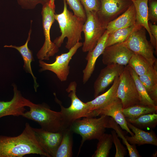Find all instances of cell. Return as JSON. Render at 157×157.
Segmentation results:
<instances>
[{"instance_id": "obj_27", "label": "cell", "mask_w": 157, "mask_h": 157, "mask_svg": "<svg viewBox=\"0 0 157 157\" xmlns=\"http://www.w3.org/2000/svg\"><path fill=\"white\" fill-rule=\"evenodd\" d=\"M126 121L140 129H152L157 124V114L156 113L146 114L135 119L126 118Z\"/></svg>"}, {"instance_id": "obj_7", "label": "cell", "mask_w": 157, "mask_h": 157, "mask_svg": "<svg viewBox=\"0 0 157 157\" xmlns=\"http://www.w3.org/2000/svg\"><path fill=\"white\" fill-rule=\"evenodd\" d=\"M77 86L76 81H72L70 83L66 90L69 93L68 96L71 100V105L68 108L63 106L56 98V101L60 106V111L70 126L76 119L82 117H91L87 104L81 101L76 95Z\"/></svg>"}, {"instance_id": "obj_20", "label": "cell", "mask_w": 157, "mask_h": 157, "mask_svg": "<svg viewBox=\"0 0 157 157\" xmlns=\"http://www.w3.org/2000/svg\"><path fill=\"white\" fill-rule=\"evenodd\" d=\"M136 11L133 3L124 13L110 22L106 30L109 34L121 28L135 25Z\"/></svg>"}, {"instance_id": "obj_24", "label": "cell", "mask_w": 157, "mask_h": 157, "mask_svg": "<svg viewBox=\"0 0 157 157\" xmlns=\"http://www.w3.org/2000/svg\"><path fill=\"white\" fill-rule=\"evenodd\" d=\"M73 132L70 128L63 131V136L55 157H71L72 156Z\"/></svg>"}, {"instance_id": "obj_34", "label": "cell", "mask_w": 157, "mask_h": 157, "mask_svg": "<svg viewBox=\"0 0 157 157\" xmlns=\"http://www.w3.org/2000/svg\"><path fill=\"white\" fill-rule=\"evenodd\" d=\"M148 18L154 24L157 22V0H148Z\"/></svg>"}, {"instance_id": "obj_13", "label": "cell", "mask_w": 157, "mask_h": 157, "mask_svg": "<svg viewBox=\"0 0 157 157\" xmlns=\"http://www.w3.org/2000/svg\"><path fill=\"white\" fill-rule=\"evenodd\" d=\"M14 95L10 101L0 100V118L6 116L18 117L25 112V106L28 107L29 100L23 97L15 84L13 85Z\"/></svg>"}, {"instance_id": "obj_8", "label": "cell", "mask_w": 157, "mask_h": 157, "mask_svg": "<svg viewBox=\"0 0 157 157\" xmlns=\"http://www.w3.org/2000/svg\"><path fill=\"white\" fill-rule=\"evenodd\" d=\"M86 19L82 28L84 41L83 43V52H88L93 49L104 34L106 27L99 19L97 12H86Z\"/></svg>"}, {"instance_id": "obj_19", "label": "cell", "mask_w": 157, "mask_h": 157, "mask_svg": "<svg viewBox=\"0 0 157 157\" xmlns=\"http://www.w3.org/2000/svg\"><path fill=\"white\" fill-rule=\"evenodd\" d=\"M135 7L136 11L135 25L141 26L147 30L150 37V43L155 49L157 54V42L151 35L149 26L148 18V0H131Z\"/></svg>"}, {"instance_id": "obj_23", "label": "cell", "mask_w": 157, "mask_h": 157, "mask_svg": "<svg viewBox=\"0 0 157 157\" xmlns=\"http://www.w3.org/2000/svg\"><path fill=\"white\" fill-rule=\"evenodd\" d=\"M31 26L28 33V36L25 44L20 46H17L12 45H5L4 47L12 48L16 49L21 54L24 61V68L27 72L30 74L32 75L34 82V88L35 91H37V88L39 85L36 81V78L34 76L32 70L31 63L32 61L34 60L32 53L31 50L28 48V43L30 39V35L32 30Z\"/></svg>"}, {"instance_id": "obj_18", "label": "cell", "mask_w": 157, "mask_h": 157, "mask_svg": "<svg viewBox=\"0 0 157 157\" xmlns=\"http://www.w3.org/2000/svg\"><path fill=\"white\" fill-rule=\"evenodd\" d=\"M109 34L106 30L94 48L88 52L85 58L87 63L83 70V82L84 84L86 83L90 77L94 70L97 60L102 55L106 47V41Z\"/></svg>"}, {"instance_id": "obj_15", "label": "cell", "mask_w": 157, "mask_h": 157, "mask_svg": "<svg viewBox=\"0 0 157 157\" xmlns=\"http://www.w3.org/2000/svg\"><path fill=\"white\" fill-rule=\"evenodd\" d=\"M124 67L122 65L112 64L102 69L94 83V97L104 92L117 77L120 76Z\"/></svg>"}, {"instance_id": "obj_16", "label": "cell", "mask_w": 157, "mask_h": 157, "mask_svg": "<svg viewBox=\"0 0 157 157\" xmlns=\"http://www.w3.org/2000/svg\"><path fill=\"white\" fill-rule=\"evenodd\" d=\"M123 108L120 100L118 98L104 108L97 111L94 117L102 115L110 116L122 129L126 130L132 136L133 133L129 128L127 122L123 113Z\"/></svg>"}, {"instance_id": "obj_25", "label": "cell", "mask_w": 157, "mask_h": 157, "mask_svg": "<svg viewBox=\"0 0 157 157\" xmlns=\"http://www.w3.org/2000/svg\"><path fill=\"white\" fill-rule=\"evenodd\" d=\"M126 66L135 83L139 97L140 104L157 107V104L149 96L144 87L140 81L139 76L128 65Z\"/></svg>"}, {"instance_id": "obj_2", "label": "cell", "mask_w": 157, "mask_h": 157, "mask_svg": "<svg viewBox=\"0 0 157 157\" xmlns=\"http://www.w3.org/2000/svg\"><path fill=\"white\" fill-rule=\"evenodd\" d=\"M63 1V12L59 14H55L54 15L55 20L58 24L61 35L53 42L59 48L66 38L67 41L65 47L69 50L82 40V28L85 22L69 11L65 0Z\"/></svg>"}, {"instance_id": "obj_37", "label": "cell", "mask_w": 157, "mask_h": 157, "mask_svg": "<svg viewBox=\"0 0 157 157\" xmlns=\"http://www.w3.org/2000/svg\"><path fill=\"white\" fill-rule=\"evenodd\" d=\"M148 26L151 35L157 42V25L149 21Z\"/></svg>"}, {"instance_id": "obj_10", "label": "cell", "mask_w": 157, "mask_h": 157, "mask_svg": "<svg viewBox=\"0 0 157 157\" xmlns=\"http://www.w3.org/2000/svg\"><path fill=\"white\" fill-rule=\"evenodd\" d=\"M82 45L83 43L79 42L69 49L67 52L57 56L55 61L53 63H48L40 60L39 66L41 67L40 71L46 70L51 71L56 75L61 81H65L69 73L70 61L78 49Z\"/></svg>"}, {"instance_id": "obj_9", "label": "cell", "mask_w": 157, "mask_h": 157, "mask_svg": "<svg viewBox=\"0 0 157 157\" xmlns=\"http://www.w3.org/2000/svg\"><path fill=\"white\" fill-rule=\"evenodd\" d=\"M117 96L123 109L140 104V99L134 80L126 66L119 76Z\"/></svg>"}, {"instance_id": "obj_17", "label": "cell", "mask_w": 157, "mask_h": 157, "mask_svg": "<svg viewBox=\"0 0 157 157\" xmlns=\"http://www.w3.org/2000/svg\"><path fill=\"white\" fill-rule=\"evenodd\" d=\"M119 81V77H117L110 88L106 92L86 102L91 117H94V114L118 98L117 91Z\"/></svg>"}, {"instance_id": "obj_30", "label": "cell", "mask_w": 157, "mask_h": 157, "mask_svg": "<svg viewBox=\"0 0 157 157\" xmlns=\"http://www.w3.org/2000/svg\"><path fill=\"white\" fill-rule=\"evenodd\" d=\"M98 140L97 149L92 157H108L113 143L112 134L104 133Z\"/></svg>"}, {"instance_id": "obj_28", "label": "cell", "mask_w": 157, "mask_h": 157, "mask_svg": "<svg viewBox=\"0 0 157 157\" xmlns=\"http://www.w3.org/2000/svg\"><path fill=\"white\" fill-rule=\"evenodd\" d=\"M157 110V107L138 104L123 109L122 111L126 118L135 119L142 115L156 113Z\"/></svg>"}, {"instance_id": "obj_1", "label": "cell", "mask_w": 157, "mask_h": 157, "mask_svg": "<svg viewBox=\"0 0 157 157\" xmlns=\"http://www.w3.org/2000/svg\"><path fill=\"white\" fill-rule=\"evenodd\" d=\"M25 125L17 136L0 135V157H22L31 154L50 157L39 144L33 127L27 122Z\"/></svg>"}, {"instance_id": "obj_36", "label": "cell", "mask_w": 157, "mask_h": 157, "mask_svg": "<svg viewBox=\"0 0 157 157\" xmlns=\"http://www.w3.org/2000/svg\"><path fill=\"white\" fill-rule=\"evenodd\" d=\"M85 12H97L99 8V0H79Z\"/></svg>"}, {"instance_id": "obj_12", "label": "cell", "mask_w": 157, "mask_h": 157, "mask_svg": "<svg viewBox=\"0 0 157 157\" xmlns=\"http://www.w3.org/2000/svg\"><path fill=\"white\" fill-rule=\"evenodd\" d=\"M133 53L122 43L106 47L102 55V61L105 65L118 64L126 66Z\"/></svg>"}, {"instance_id": "obj_4", "label": "cell", "mask_w": 157, "mask_h": 157, "mask_svg": "<svg viewBox=\"0 0 157 157\" xmlns=\"http://www.w3.org/2000/svg\"><path fill=\"white\" fill-rule=\"evenodd\" d=\"M109 117L104 115L98 118L84 117L72 123L70 127L71 131L80 135L82 138L79 152L85 141L98 140L105 133L106 128H108Z\"/></svg>"}, {"instance_id": "obj_29", "label": "cell", "mask_w": 157, "mask_h": 157, "mask_svg": "<svg viewBox=\"0 0 157 157\" xmlns=\"http://www.w3.org/2000/svg\"><path fill=\"white\" fill-rule=\"evenodd\" d=\"M140 26L135 25L121 28L109 34L106 41V47L124 42L133 31Z\"/></svg>"}, {"instance_id": "obj_6", "label": "cell", "mask_w": 157, "mask_h": 157, "mask_svg": "<svg viewBox=\"0 0 157 157\" xmlns=\"http://www.w3.org/2000/svg\"><path fill=\"white\" fill-rule=\"evenodd\" d=\"M122 44L134 53L141 55L152 64L157 61L154 48L147 40L146 30L140 26L133 31Z\"/></svg>"}, {"instance_id": "obj_38", "label": "cell", "mask_w": 157, "mask_h": 157, "mask_svg": "<svg viewBox=\"0 0 157 157\" xmlns=\"http://www.w3.org/2000/svg\"><path fill=\"white\" fill-rule=\"evenodd\" d=\"M55 0H50L49 1V3L52 7L55 8Z\"/></svg>"}, {"instance_id": "obj_14", "label": "cell", "mask_w": 157, "mask_h": 157, "mask_svg": "<svg viewBox=\"0 0 157 157\" xmlns=\"http://www.w3.org/2000/svg\"><path fill=\"white\" fill-rule=\"evenodd\" d=\"M39 144L50 157H55L61 142L63 132H53L42 128H33Z\"/></svg>"}, {"instance_id": "obj_22", "label": "cell", "mask_w": 157, "mask_h": 157, "mask_svg": "<svg viewBox=\"0 0 157 157\" xmlns=\"http://www.w3.org/2000/svg\"><path fill=\"white\" fill-rule=\"evenodd\" d=\"M139 77L151 98L157 104V62L148 72Z\"/></svg>"}, {"instance_id": "obj_32", "label": "cell", "mask_w": 157, "mask_h": 157, "mask_svg": "<svg viewBox=\"0 0 157 157\" xmlns=\"http://www.w3.org/2000/svg\"><path fill=\"white\" fill-rule=\"evenodd\" d=\"M74 15L80 18L85 22L86 19V14L83 6L79 0H65Z\"/></svg>"}, {"instance_id": "obj_5", "label": "cell", "mask_w": 157, "mask_h": 157, "mask_svg": "<svg viewBox=\"0 0 157 157\" xmlns=\"http://www.w3.org/2000/svg\"><path fill=\"white\" fill-rule=\"evenodd\" d=\"M49 1L42 5L41 12L43 33L44 36V44L38 51L37 56L40 60H49L59 51V48L51 40L50 30L55 21V8L51 7Z\"/></svg>"}, {"instance_id": "obj_3", "label": "cell", "mask_w": 157, "mask_h": 157, "mask_svg": "<svg viewBox=\"0 0 157 157\" xmlns=\"http://www.w3.org/2000/svg\"><path fill=\"white\" fill-rule=\"evenodd\" d=\"M28 107L30 110L22 116L37 122L44 130L57 132L70 128L60 111H54L45 104H36L30 101Z\"/></svg>"}, {"instance_id": "obj_31", "label": "cell", "mask_w": 157, "mask_h": 157, "mask_svg": "<svg viewBox=\"0 0 157 157\" xmlns=\"http://www.w3.org/2000/svg\"><path fill=\"white\" fill-rule=\"evenodd\" d=\"M108 128L113 129L116 132L118 136L122 139L123 143L128 150L130 157H141L136 148L135 145L131 144L129 143L125 137V133L111 117H109Z\"/></svg>"}, {"instance_id": "obj_11", "label": "cell", "mask_w": 157, "mask_h": 157, "mask_svg": "<svg viewBox=\"0 0 157 157\" xmlns=\"http://www.w3.org/2000/svg\"><path fill=\"white\" fill-rule=\"evenodd\" d=\"M99 8L97 12L105 26L126 11L133 3L131 0H99Z\"/></svg>"}, {"instance_id": "obj_35", "label": "cell", "mask_w": 157, "mask_h": 157, "mask_svg": "<svg viewBox=\"0 0 157 157\" xmlns=\"http://www.w3.org/2000/svg\"><path fill=\"white\" fill-rule=\"evenodd\" d=\"M50 0H17L18 3L24 9H34L39 4L42 5L48 3Z\"/></svg>"}, {"instance_id": "obj_21", "label": "cell", "mask_w": 157, "mask_h": 157, "mask_svg": "<svg viewBox=\"0 0 157 157\" xmlns=\"http://www.w3.org/2000/svg\"><path fill=\"white\" fill-rule=\"evenodd\" d=\"M127 125L134 135L130 136L125 135V137L131 144H137L139 146L150 144L157 146V138L152 131L146 132L138 128L131 123L127 122Z\"/></svg>"}, {"instance_id": "obj_26", "label": "cell", "mask_w": 157, "mask_h": 157, "mask_svg": "<svg viewBox=\"0 0 157 157\" xmlns=\"http://www.w3.org/2000/svg\"><path fill=\"white\" fill-rule=\"evenodd\" d=\"M154 64H151L141 55L133 53L128 65L139 76L148 72L152 67Z\"/></svg>"}, {"instance_id": "obj_33", "label": "cell", "mask_w": 157, "mask_h": 157, "mask_svg": "<svg viewBox=\"0 0 157 157\" xmlns=\"http://www.w3.org/2000/svg\"><path fill=\"white\" fill-rule=\"evenodd\" d=\"M113 143L116 148L115 157H124L127 154L126 148L122 144L116 132L114 130L111 131Z\"/></svg>"}]
</instances>
